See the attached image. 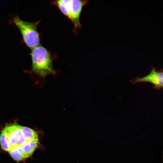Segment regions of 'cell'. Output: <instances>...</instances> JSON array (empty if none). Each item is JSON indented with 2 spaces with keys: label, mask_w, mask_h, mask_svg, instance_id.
<instances>
[{
  "label": "cell",
  "mask_w": 163,
  "mask_h": 163,
  "mask_svg": "<svg viewBox=\"0 0 163 163\" xmlns=\"http://www.w3.org/2000/svg\"><path fill=\"white\" fill-rule=\"evenodd\" d=\"M13 21L20 30L24 41L28 47L31 49L39 44L40 38L37 27L40 21L27 22L16 16L13 17Z\"/></svg>",
  "instance_id": "4"
},
{
  "label": "cell",
  "mask_w": 163,
  "mask_h": 163,
  "mask_svg": "<svg viewBox=\"0 0 163 163\" xmlns=\"http://www.w3.org/2000/svg\"><path fill=\"white\" fill-rule=\"evenodd\" d=\"M88 2L85 0H60L53 1L52 4L70 20L74 25V31L76 33L81 28L80 15L83 7Z\"/></svg>",
  "instance_id": "3"
},
{
  "label": "cell",
  "mask_w": 163,
  "mask_h": 163,
  "mask_svg": "<svg viewBox=\"0 0 163 163\" xmlns=\"http://www.w3.org/2000/svg\"><path fill=\"white\" fill-rule=\"evenodd\" d=\"M31 49L32 71L43 77L49 74H55L56 72L53 67L50 52L40 44Z\"/></svg>",
  "instance_id": "2"
},
{
  "label": "cell",
  "mask_w": 163,
  "mask_h": 163,
  "mask_svg": "<svg viewBox=\"0 0 163 163\" xmlns=\"http://www.w3.org/2000/svg\"><path fill=\"white\" fill-rule=\"evenodd\" d=\"M39 137L33 129L13 123L6 125L0 135L2 149L11 157L20 162L31 156L37 148Z\"/></svg>",
  "instance_id": "1"
},
{
  "label": "cell",
  "mask_w": 163,
  "mask_h": 163,
  "mask_svg": "<svg viewBox=\"0 0 163 163\" xmlns=\"http://www.w3.org/2000/svg\"><path fill=\"white\" fill-rule=\"evenodd\" d=\"M163 77L162 70L157 71L153 69L148 75L143 77L136 78L131 80V82L133 84L148 82L154 85L155 88L159 89L163 87Z\"/></svg>",
  "instance_id": "5"
}]
</instances>
